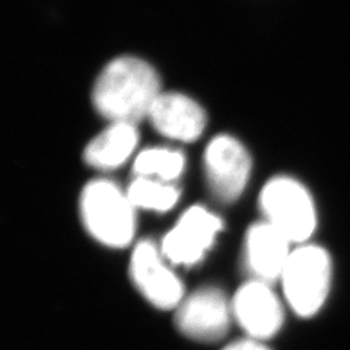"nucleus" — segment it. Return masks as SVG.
<instances>
[{
  "mask_svg": "<svg viewBox=\"0 0 350 350\" xmlns=\"http://www.w3.org/2000/svg\"><path fill=\"white\" fill-rule=\"evenodd\" d=\"M161 94L159 75L150 63L135 56H120L107 63L98 75L92 104L109 123L137 124L148 118Z\"/></svg>",
  "mask_w": 350,
  "mask_h": 350,
  "instance_id": "nucleus-1",
  "label": "nucleus"
},
{
  "mask_svg": "<svg viewBox=\"0 0 350 350\" xmlns=\"http://www.w3.org/2000/svg\"><path fill=\"white\" fill-rule=\"evenodd\" d=\"M135 209L127 193L108 180L86 184L81 196V215L86 229L108 247H124L133 238Z\"/></svg>",
  "mask_w": 350,
  "mask_h": 350,
  "instance_id": "nucleus-2",
  "label": "nucleus"
},
{
  "mask_svg": "<svg viewBox=\"0 0 350 350\" xmlns=\"http://www.w3.org/2000/svg\"><path fill=\"white\" fill-rule=\"evenodd\" d=\"M332 278L333 265L327 251L317 245H301L292 251L280 280L292 310L301 317H311L325 304Z\"/></svg>",
  "mask_w": 350,
  "mask_h": 350,
  "instance_id": "nucleus-3",
  "label": "nucleus"
},
{
  "mask_svg": "<svg viewBox=\"0 0 350 350\" xmlns=\"http://www.w3.org/2000/svg\"><path fill=\"white\" fill-rule=\"evenodd\" d=\"M260 207L269 225L291 244H304L317 228V211L310 191L291 177L271 178L260 194Z\"/></svg>",
  "mask_w": 350,
  "mask_h": 350,
  "instance_id": "nucleus-4",
  "label": "nucleus"
},
{
  "mask_svg": "<svg viewBox=\"0 0 350 350\" xmlns=\"http://www.w3.org/2000/svg\"><path fill=\"white\" fill-rule=\"evenodd\" d=\"M207 185L219 202L232 203L245 190L251 175V157L231 135L215 136L204 149Z\"/></svg>",
  "mask_w": 350,
  "mask_h": 350,
  "instance_id": "nucleus-5",
  "label": "nucleus"
},
{
  "mask_svg": "<svg viewBox=\"0 0 350 350\" xmlns=\"http://www.w3.org/2000/svg\"><path fill=\"white\" fill-rule=\"evenodd\" d=\"M231 308L225 295L215 288L196 291L183 301L175 314L178 330L197 342L221 340L229 330Z\"/></svg>",
  "mask_w": 350,
  "mask_h": 350,
  "instance_id": "nucleus-6",
  "label": "nucleus"
},
{
  "mask_svg": "<svg viewBox=\"0 0 350 350\" xmlns=\"http://www.w3.org/2000/svg\"><path fill=\"white\" fill-rule=\"evenodd\" d=\"M221 229V217L202 206L190 207L162 239V253L174 265H196L212 247Z\"/></svg>",
  "mask_w": 350,
  "mask_h": 350,
  "instance_id": "nucleus-7",
  "label": "nucleus"
},
{
  "mask_svg": "<svg viewBox=\"0 0 350 350\" xmlns=\"http://www.w3.org/2000/svg\"><path fill=\"white\" fill-rule=\"evenodd\" d=\"M130 275L140 293L157 308H178L183 301V284L163 265L157 247L142 241L133 251Z\"/></svg>",
  "mask_w": 350,
  "mask_h": 350,
  "instance_id": "nucleus-8",
  "label": "nucleus"
},
{
  "mask_svg": "<svg viewBox=\"0 0 350 350\" xmlns=\"http://www.w3.org/2000/svg\"><path fill=\"white\" fill-rule=\"evenodd\" d=\"M232 312L239 325L256 340L273 337L283 323L280 301L267 283L258 280L248 282L237 292Z\"/></svg>",
  "mask_w": 350,
  "mask_h": 350,
  "instance_id": "nucleus-9",
  "label": "nucleus"
},
{
  "mask_svg": "<svg viewBox=\"0 0 350 350\" xmlns=\"http://www.w3.org/2000/svg\"><path fill=\"white\" fill-rule=\"evenodd\" d=\"M148 120L163 137L187 144L199 139L207 124L203 107L180 92H162L152 105Z\"/></svg>",
  "mask_w": 350,
  "mask_h": 350,
  "instance_id": "nucleus-10",
  "label": "nucleus"
},
{
  "mask_svg": "<svg viewBox=\"0 0 350 350\" xmlns=\"http://www.w3.org/2000/svg\"><path fill=\"white\" fill-rule=\"evenodd\" d=\"M292 254L291 243L267 222L248 229L245 239V261L254 280L271 283L282 278Z\"/></svg>",
  "mask_w": 350,
  "mask_h": 350,
  "instance_id": "nucleus-11",
  "label": "nucleus"
},
{
  "mask_svg": "<svg viewBox=\"0 0 350 350\" xmlns=\"http://www.w3.org/2000/svg\"><path fill=\"white\" fill-rule=\"evenodd\" d=\"M137 144V124L126 122L109 123L86 145L83 159L92 168L111 171L122 167L133 155Z\"/></svg>",
  "mask_w": 350,
  "mask_h": 350,
  "instance_id": "nucleus-12",
  "label": "nucleus"
},
{
  "mask_svg": "<svg viewBox=\"0 0 350 350\" xmlns=\"http://www.w3.org/2000/svg\"><path fill=\"white\" fill-rule=\"evenodd\" d=\"M184 168V153L165 146H153L140 150L133 162L136 177L155 178L165 183H172L180 178Z\"/></svg>",
  "mask_w": 350,
  "mask_h": 350,
  "instance_id": "nucleus-13",
  "label": "nucleus"
},
{
  "mask_svg": "<svg viewBox=\"0 0 350 350\" xmlns=\"http://www.w3.org/2000/svg\"><path fill=\"white\" fill-rule=\"evenodd\" d=\"M126 193L135 207L157 212L170 211L180 199V190L172 183L146 177H136Z\"/></svg>",
  "mask_w": 350,
  "mask_h": 350,
  "instance_id": "nucleus-14",
  "label": "nucleus"
},
{
  "mask_svg": "<svg viewBox=\"0 0 350 350\" xmlns=\"http://www.w3.org/2000/svg\"><path fill=\"white\" fill-rule=\"evenodd\" d=\"M224 350H270L256 338H247V340H238L226 346Z\"/></svg>",
  "mask_w": 350,
  "mask_h": 350,
  "instance_id": "nucleus-15",
  "label": "nucleus"
}]
</instances>
